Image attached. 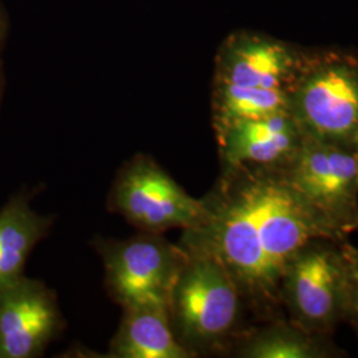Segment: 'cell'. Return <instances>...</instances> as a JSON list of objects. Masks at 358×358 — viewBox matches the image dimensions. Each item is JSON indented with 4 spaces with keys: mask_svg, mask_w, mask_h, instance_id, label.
<instances>
[{
    "mask_svg": "<svg viewBox=\"0 0 358 358\" xmlns=\"http://www.w3.org/2000/svg\"><path fill=\"white\" fill-rule=\"evenodd\" d=\"M55 296L23 276L0 288V358H32L50 344L60 327Z\"/></svg>",
    "mask_w": 358,
    "mask_h": 358,
    "instance_id": "cell-9",
    "label": "cell"
},
{
    "mask_svg": "<svg viewBox=\"0 0 358 358\" xmlns=\"http://www.w3.org/2000/svg\"><path fill=\"white\" fill-rule=\"evenodd\" d=\"M187 257L183 247L167 243L155 234L142 235L103 248L106 282L124 308L164 306Z\"/></svg>",
    "mask_w": 358,
    "mask_h": 358,
    "instance_id": "cell-6",
    "label": "cell"
},
{
    "mask_svg": "<svg viewBox=\"0 0 358 358\" xmlns=\"http://www.w3.org/2000/svg\"><path fill=\"white\" fill-rule=\"evenodd\" d=\"M345 263V315L344 322L349 324L358 336V248L341 242Z\"/></svg>",
    "mask_w": 358,
    "mask_h": 358,
    "instance_id": "cell-14",
    "label": "cell"
},
{
    "mask_svg": "<svg viewBox=\"0 0 358 358\" xmlns=\"http://www.w3.org/2000/svg\"><path fill=\"white\" fill-rule=\"evenodd\" d=\"M186 252L169 303L173 329L195 357L199 353L230 352L245 329L243 296L214 256L195 250Z\"/></svg>",
    "mask_w": 358,
    "mask_h": 358,
    "instance_id": "cell-2",
    "label": "cell"
},
{
    "mask_svg": "<svg viewBox=\"0 0 358 358\" xmlns=\"http://www.w3.org/2000/svg\"><path fill=\"white\" fill-rule=\"evenodd\" d=\"M243 358H345L332 336L308 332L287 317L245 328L231 348Z\"/></svg>",
    "mask_w": 358,
    "mask_h": 358,
    "instance_id": "cell-11",
    "label": "cell"
},
{
    "mask_svg": "<svg viewBox=\"0 0 358 358\" xmlns=\"http://www.w3.org/2000/svg\"><path fill=\"white\" fill-rule=\"evenodd\" d=\"M343 241L313 238L284 271L280 300L285 317L308 332L333 336L345 315Z\"/></svg>",
    "mask_w": 358,
    "mask_h": 358,
    "instance_id": "cell-4",
    "label": "cell"
},
{
    "mask_svg": "<svg viewBox=\"0 0 358 358\" xmlns=\"http://www.w3.org/2000/svg\"><path fill=\"white\" fill-rule=\"evenodd\" d=\"M289 112L308 138L355 149L358 138V62L341 56L303 60Z\"/></svg>",
    "mask_w": 358,
    "mask_h": 358,
    "instance_id": "cell-3",
    "label": "cell"
},
{
    "mask_svg": "<svg viewBox=\"0 0 358 358\" xmlns=\"http://www.w3.org/2000/svg\"><path fill=\"white\" fill-rule=\"evenodd\" d=\"M124 310V319L110 345L113 357H195L174 332L169 308L137 306Z\"/></svg>",
    "mask_w": 358,
    "mask_h": 358,
    "instance_id": "cell-12",
    "label": "cell"
},
{
    "mask_svg": "<svg viewBox=\"0 0 358 358\" xmlns=\"http://www.w3.org/2000/svg\"><path fill=\"white\" fill-rule=\"evenodd\" d=\"M223 167L285 171L300 153L306 134L291 112L231 122L217 131Z\"/></svg>",
    "mask_w": 358,
    "mask_h": 358,
    "instance_id": "cell-8",
    "label": "cell"
},
{
    "mask_svg": "<svg viewBox=\"0 0 358 358\" xmlns=\"http://www.w3.org/2000/svg\"><path fill=\"white\" fill-rule=\"evenodd\" d=\"M357 230H358V227H357Z\"/></svg>",
    "mask_w": 358,
    "mask_h": 358,
    "instance_id": "cell-16",
    "label": "cell"
},
{
    "mask_svg": "<svg viewBox=\"0 0 358 358\" xmlns=\"http://www.w3.org/2000/svg\"><path fill=\"white\" fill-rule=\"evenodd\" d=\"M50 227L48 217L26 201L13 199L0 211V288L20 280L27 259Z\"/></svg>",
    "mask_w": 358,
    "mask_h": 358,
    "instance_id": "cell-13",
    "label": "cell"
},
{
    "mask_svg": "<svg viewBox=\"0 0 358 358\" xmlns=\"http://www.w3.org/2000/svg\"><path fill=\"white\" fill-rule=\"evenodd\" d=\"M115 211L146 234L192 229L205 213L203 199L192 198L153 161L141 157L130 162L115 180Z\"/></svg>",
    "mask_w": 358,
    "mask_h": 358,
    "instance_id": "cell-7",
    "label": "cell"
},
{
    "mask_svg": "<svg viewBox=\"0 0 358 358\" xmlns=\"http://www.w3.org/2000/svg\"><path fill=\"white\" fill-rule=\"evenodd\" d=\"M287 183L343 238L358 227V157L355 149L306 138Z\"/></svg>",
    "mask_w": 358,
    "mask_h": 358,
    "instance_id": "cell-5",
    "label": "cell"
},
{
    "mask_svg": "<svg viewBox=\"0 0 358 358\" xmlns=\"http://www.w3.org/2000/svg\"><path fill=\"white\" fill-rule=\"evenodd\" d=\"M201 220L185 230L183 248L202 251L229 271L259 322L285 317L284 271L313 238L345 241L292 190L282 171L223 167Z\"/></svg>",
    "mask_w": 358,
    "mask_h": 358,
    "instance_id": "cell-1",
    "label": "cell"
},
{
    "mask_svg": "<svg viewBox=\"0 0 358 358\" xmlns=\"http://www.w3.org/2000/svg\"><path fill=\"white\" fill-rule=\"evenodd\" d=\"M355 152H356V154H357V157H358V138H357V142H356V146H355Z\"/></svg>",
    "mask_w": 358,
    "mask_h": 358,
    "instance_id": "cell-15",
    "label": "cell"
},
{
    "mask_svg": "<svg viewBox=\"0 0 358 358\" xmlns=\"http://www.w3.org/2000/svg\"><path fill=\"white\" fill-rule=\"evenodd\" d=\"M301 62L280 43L238 36L230 40L219 55L215 85L291 93Z\"/></svg>",
    "mask_w": 358,
    "mask_h": 358,
    "instance_id": "cell-10",
    "label": "cell"
}]
</instances>
